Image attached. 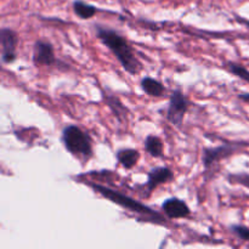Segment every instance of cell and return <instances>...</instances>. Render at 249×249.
<instances>
[{"instance_id": "cell-11", "label": "cell", "mask_w": 249, "mask_h": 249, "mask_svg": "<svg viewBox=\"0 0 249 249\" xmlns=\"http://www.w3.org/2000/svg\"><path fill=\"white\" fill-rule=\"evenodd\" d=\"M141 88L146 94L151 96H162L165 91V88L162 83L150 77H145L141 80Z\"/></svg>"}, {"instance_id": "cell-12", "label": "cell", "mask_w": 249, "mask_h": 249, "mask_svg": "<svg viewBox=\"0 0 249 249\" xmlns=\"http://www.w3.org/2000/svg\"><path fill=\"white\" fill-rule=\"evenodd\" d=\"M145 150L150 153L152 157L160 158L163 157V142L158 136L155 135H148L145 140Z\"/></svg>"}, {"instance_id": "cell-4", "label": "cell", "mask_w": 249, "mask_h": 249, "mask_svg": "<svg viewBox=\"0 0 249 249\" xmlns=\"http://www.w3.org/2000/svg\"><path fill=\"white\" fill-rule=\"evenodd\" d=\"M189 108V101L181 91L175 90L170 97L169 106L167 109V119L174 125H180Z\"/></svg>"}, {"instance_id": "cell-17", "label": "cell", "mask_w": 249, "mask_h": 249, "mask_svg": "<svg viewBox=\"0 0 249 249\" xmlns=\"http://www.w3.org/2000/svg\"><path fill=\"white\" fill-rule=\"evenodd\" d=\"M232 232L243 241H249V229L243 225L232 226Z\"/></svg>"}, {"instance_id": "cell-13", "label": "cell", "mask_w": 249, "mask_h": 249, "mask_svg": "<svg viewBox=\"0 0 249 249\" xmlns=\"http://www.w3.org/2000/svg\"><path fill=\"white\" fill-rule=\"evenodd\" d=\"M73 10H74V14L82 19L91 18L97 12L96 7L90 4H87V2L82 1V0H75L73 2Z\"/></svg>"}, {"instance_id": "cell-5", "label": "cell", "mask_w": 249, "mask_h": 249, "mask_svg": "<svg viewBox=\"0 0 249 249\" xmlns=\"http://www.w3.org/2000/svg\"><path fill=\"white\" fill-rule=\"evenodd\" d=\"M17 34L10 28H1L0 31V45H1V61L4 63H12L16 60Z\"/></svg>"}, {"instance_id": "cell-8", "label": "cell", "mask_w": 249, "mask_h": 249, "mask_svg": "<svg viewBox=\"0 0 249 249\" xmlns=\"http://www.w3.org/2000/svg\"><path fill=\"white\" fill-rule=\"evenodd\" d=\"M174 179V174H173L172 170L167 167H158L155 169L151 170L147 174V187L148 192H152L156 187H158L160 185L165 184V182H169Z\"/></svg>"}, {"instance_id": "cell-7", "label": "cell", "mask_w": 249, "mask_h": 249, "mask_svg": "<svg viewBox=\"0 0 249 249\" xmlns=\"http://www.w3.org/2000/svg\"><path fill=\"white\" fill-rule=\"evenodd\" d=\"M162 209L169 219H181L190 215L189 206L182 199L177 198V197L168 198L162 204Z\"/></svg>"}, {"instance_id": "cell-1", "label": "cell", "mask_w": 249, "mask_h": 249, "mask_svg": "<svg viewBox=\"0 0 249 249\" xmlns=\"http://www.w3.org/2000/svg\"><path fill=\"white\" fill-rule=\"evenodd\" d=\"M96 32L97 38L114 53L126 72L130 74H136L140 72L142 65L134 53L133 48L121 34L117 33L113 29L105 28L101 26L96 27Z\"/></svg>"}, {"instance_id": "cell-6", "label": "cell", "mask_w": 249, "mask_h": 249, "mask_svg": "<svg viewBox=\"0 0 249 249\" xmlns=\"http://www.w3.org/2000/svg\"><path fill=\"white\" fill-rule=\"evenodd\" d=\"M33 62L36 66H51L56 62L53 48L50 43L38 40L34 44Z\"/></svg>"}, {"instance_id": "cell-15", "label": "cell", "mask_w": 249, "mask_h": 249, "mask_svg": "<svg viewBox=\"0 0 249 249\" xmlns=\"http://www.w3.org/2000/svg\"><path fill=\"white\" fill-rule=\"evenodd\" d=\"M228 68L233 75H236V77L246 80V82H249V71L247 70V68H245L243 66L237 65V63H232V62L229 63Z\"/></svg>"}, {"instance_id": "cell-14", "label": "cell", "mask_w": 249, "mask_h": 249, "mask_svg": "<svg viewBox=\"0 0 249 249\" xmlns=\"http://www.w3.org/2000/svg\"><path fill=\"white\" fill-rule=\"evenodd\" d=\"M106 101L107 104H108V106L111 107L112 111L114 112V114H116L119 119H122V116H125L126 112H128V109L122 105V102L119 101V99H117L116 96L108 95V96H106Z\"/></svg>"}, {"instance_id": "cell-3", "label": "cell", "mask_w": 249, "mask_h": 249, "mask_svg": "<svg viewBox=\"0 0 249 249\" xmlns=\"http://www.w3.org/2000/svg\"><path fill=\"white\" fill-rule=\"evenodd\" d=\"M62 142L66 150L73 156L87 160L92 155L91 138L77 125H67L63 129Z\"/></svg>"}, {"instance_id": "cell-2", "label": "cell", "mask_w": 249, "mask_h": 249, "mask_svg": "<svg viewBox=\"0 0 249 249\" xmlns=\"http://www.w3.org/2000/svg\"><path fill=\"white\" fill-rule=\"evenodd\" d=\"M90 186H91L97 194L104 196L105 198L109 199V201L113 202V203L118 204V206L123 207V208L128 209V211L133 212V213L138 214V215L141 216V218L146 219V221H151V223L153 224H160V225L165 224L164 218H163L160 214L156 213L155 211L148 208L147 206L135 201V199L126 196V195H123L121 194V192L114 191V190L109 189V187L102 186V185H99V184H90Z\"/></svg>"}, {"instance_id": "cell-16", "label": "cell", "mask_w": 249, "mask_h": 249, "mask_svg": "<svg viewBox=\"0 0 249 249\" xmlns=\"http://www.w3.org/2000/svg\"><path fill=\"white\" fill-rule=\"evenodd\" d=\"M229 180H230V182L243 185V186L248 187L249 189V174L230 175V177H229Z\"/></svg>"}, {"instance_id": "cell-9", "label": "cell", "mask_w": 249, "mask_h": 249, "mask_svg": "<svg viewBox=\"0 0 249 249\" xmlns=\"http://www.w3.org/2000/svg\"><path fill=\"white\" fill-rule=\"evenodd\" d=\"M233 151H235V147L228 145L219 146L215 148H206L203 151V164L206 169H209L214 163H216L221 158L228 157Z\"/></svg>"}, {"instance_id": "cell-18", "label": "cell", "mask_w": 249, "mask_h": 249, "mask_svg": "<svg viewBox=\"0 0 249 249\" xmlns=\"http://www.w3.org/2000/svg\"><path fill=\"white\" fill-rule=\"evenodd\" d=\"M238 97H240L241 100H243V101L249 102V92H248V94H241V95H238Z\"/></svg>"}, {"instance_id": "cell-10", "label": "cell", "mask_w": 249, "mask_h": 249, "mask_svg": "<svg viewBox=\"0 0 249 249\" xmlns=\"http://www.w3.org/2000/svg\"><path fill=\"white\" fill-rule=\"evenodd\" d=\"M139 158H140V153L134 148H122L117 152V160L119 164H122L126 169L135 167L136 163L139 162Z\"/></svg>"}]
</instances>
